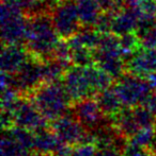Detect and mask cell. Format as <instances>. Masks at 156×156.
<instances>
[{"mask_svg":"<svg viewBox=\"0 0 156 156\" xmlns=\"http://www.w3.org/2000/svg\"><path fill=\"white\" fill-rule=\"evenodd\" d=\"M61 39L49 12L30 15L24 45L32 56L42 62L55 58L57 46Z\"/></svg>","mask_w":156,"mask_h":156,"instance_id":"cell-1","label":"cell"},{"mask_svg":"<svg viewBox=\"0 0 156 156\" xmlns=\"http://www.w3.org/2000/svg\"><path fill=\"white\" fill-rule=\"evenodd\" d=\"M28 98L33 102L41 114L49 121L65 115L69 112L72 99L67 94L64 83L59 81L43 83Z\"/></svg>","mask_w":156,"mask_h":156,"instance_id":"cell-2","label":"cell"},{"mask_svg":"<svg viewBox=\"0 0 156 156\" xmlns=\"http://www.w3.org/2000/svg\"><path fill=\"white\" fill-rule=\"evenodd\" d=\"M29 16L16 6L2 2L1 38L2 45L24 44L26 39Z\"/></svg>","mask_w":156,"mask_h":156,"instance_id":"cell-3","label":"cell"},{"mask_svg":"<svg viewBox=\"0 0 156 156\" xmlns=\"http://www.w3.org/2000/svg\"><path fill=\"white\" fill-rule=\"evenodd\" d=\"M115 87L123 105L128 107L143 105L152 94V86L146 79L129 72L118 79Z\"/></svg>","mask_w":156,"mask_h":156,"instance_id":"cell-4","label":"cell"},{"mask_svg":"<svg viewBox=\"0 0 156 156\" xmlns=\"http://www.w3.org/2000/svg\"><path fill=\"white\" fill-rule=\"evenodd\" d=\"M49 13L55 28L62 39L71 38L82 28L76 0H58Z\"/></svg>","mask_w":156,"mask_h":156,"instance_id":"cell-5","label":"cell"},{"mask_svg":"<svg viewBox=\"0 0 156 156\" xmlns=\"http://www.w3.org/2000/svg\"><path fill=\"white\" fill-rule=\"evenodd\" d=\"M49 129L62 140L70 146H77L79 144L92 142L91 133L86 132V127L75 118V116H67V114L52 120Z\"/></svg>","mask_w":156,"mask_h":156,"instance_id":"cell-6","label":"cell"},{"mask_svg":"<svg viewBox=\"0 0 156 156\" xmlns=\"http://www.w3.org/2000/svg\"><path fill=\"white\" fill-rule=\"evenodd\" d=\"M62 79L67 94L72 99V103L81 99L97 96L90 81L87 66L82 67V66L71 65L65 71Z\"/></svg>","mask_w":156,"mask_h":156,"instance_id":"cell-7","label":"cell"},{"mask_svg":"<svg viewBox=\"0 0 156 156\" xmlns=\"http://www.w3.org/2000/svg\"><path fill=\"white\" fill-rule=\"evenodd\" d=\"M14 125L27 129L31 132H36L41 129L48 127V120L41 114L30 99L21 96L13 112Z\"/></svg>","mask_w":156,"mask_h":156,"instance_id":"cell-8","label":"cell"},{"mask_svg":"<svg viewBox=\"0 0 156 156\" xmlns=\"http://www.w3.org/2000/svg\"><path fill=\"white\" fill-rule=\"evenodd\" d=\"M72 106L73 115L88 129L93 131L102 125L105 115L95 97L85 98L73 102Z\"/></svg>","mask_w":156,"mask_h":156,"instance_id":"cell-9","label":"cell"},{"mask_svg":"<svg viewBox=\"0 0 156 156\" xmlns=\"http://www.w3.org/2000/svg\"><path fill=\"white\" fill-rule=\"evenodd\" d=\"M126 72L144 79L156 72V48L141 46L126 61Z\"/></svg>","mask_w":156,"mask_h":156,"instance_id":"cell-10","label":"cell"},{"mask_svg":"<svg viewBox=\"0 0 156 156\" xmlns=\"http://www.w3.org/2000/svg\"><path fill=\"white\" fill-rule=\"evenodd\" d=\"M31 54L24 44L3 45L1 53V70L9 74H14L23 67Z\"/></svg>","mask_w":156,"mask_h":156,"instance_id":"cell-11","label":"cell"},{"mask_svg":"<svg viewBox=\"0 0 156 156\" xmlns=\"http://www.w3.org/2000/svg\"><path fill=\"white\" fill-rule=\"evenodd\" d=\"M112 126L121 136L126 139L131 138L139 129H141L134 115L133 107L128 106L122 108L118 114L112 116Z\"/></svg>","mask_w":156,"mask_h":156,"instance_id":"cell-12","label":"cell"},{"mask_svg":"<svg viewBox=\"0 0 156 156\" xmlns=\"http://www.w3.org/2000/svg\"><path fill=\"white\" fill-rule=\"evenodd\" d=\"M63 141L48 127L34 132V150L45 155H54Z\"/></svg>","mask_w":156,"mask_h":156,"instance_id":"cell-13","label":"cell"},{"mask_svg":"<svg viewBox=\"0 0 156 156\" xmlns=\"http://www.w3.org/2000/svg\"><path fill=\"white\" fill-rule=\"evenodd\" d=\"M95 98L100 104L101 109L107 117H112L122 109L123 103L117 93L115 84L102 90Z\"/></svg>","mask_w":156,"mask_h":156,"instance_id":"cell-14","label":"cell"},{"mask_svg":"<svg viewBox=\"0 0 156 156\" xmlns=\"http://www.w3.org/2000/svg\"><path fill=\"white\" fill-rule=\"evenodd\" d=\"M76 4L82 27H95L103 13L98 0H76Z\"/></svg>","mask_w":156,"mask_h":156,"instance_id":"cell-15","label":"cell"},{"mask_svg":"<svg viewBox=\"0 0 156 156\" xmlns=\"http://www.w3.org/2000/svg\"><path fill=\"white\" fill-rule=\"evenodd\" d=\"M71 48V54H70V60L72 65L76 66H91L95 64L94 58V50L87 47H70Z\"/></svg>","mask_w":156,"mask_h":156,"instance_id":"cell-16","label":"cell"},{"mask_svg":"<svg viewBox=\"0 0 156 156\" xmlns=\"http://www.w3.org/2000/svg\"><path fill=\"white\" fill-rule=\"evenodd\" d=\"M6 133L15 140L18 144L24 147L25 149L31 150L34 149V133L27 129L14 125L13 127L8 129Z\"/></svg>","mask_w":156,"mask_h":156,"instance_id":"cell-17","label":"cell"},{"mask_svg":"<svg viewBox=\"0 0 156 156\" xmlns=\"http://www.w3.org/2000/svg\"><path fill=\"white\" fill-rule=\"evenodd\" d=\"M136 5L139 9L141 17L156 18V0H136Z\"/></svg>","mask_w":156,"mask_h":156,"instance_id":"cell-18","label":"cell"},{"mask_svg":"<svg viewBox=\"0 0 156 156\" xmlns=\"http://www.w3.org/2000/svg\"><path fill=\"white\" fill-rule=\"evenodd\" d=\"M123 155L124 156H156L155 153L151 149L144 148V147L137 146L135 144L128 142L123 149Z\"/></svg>","mask_w":156,"mask_h":156,"instance_id":"cell-19","label":"cell"},{"mask_svg":"<svg viewBox=\"0 0 156 156\" xmlns=\"http://www.w3.org/2000/svg\"><path fill=\"white\" fill-rule=\"evenodd\" d=\"M103 12L118 13L126 6L125 0H98Z\"/></svg>","mask_w":156,"mask_h":156,"instance_id":"cell-20","label":"cell"},{"mask_svg":"<svg viewBox=\"0 0 156 156\" xmlns=\"http://www.w3.org/2000/svg\"><path fill=\"white\" fill-rule=\"evenodd\" d=\"M96 146L92 142L79 144L73 148L72 156H95Z\"/></svg>","mask_w":156,"mask_h":156,"instance_id":"cell-21","label":"cell"},{"mask_svg":"<svg viewBox=\"0 0 156 156\" xmlns=\"http://www.w3.org/2000/svg\"><path fill=\"white\" fill-rule=\"evenodd\" d=\"M143 47L156 48V26L149 29L148 31L143 32L142 34L138 35Z\"/></svg>","mask_w":156,"mask_h":156,"instance_id":"cell-22","label":"cell"},{"mask_svg":"<svg viewBox=\"0 0 156 156\" xmlns=\"http://www.w3.org/2000/svg\"><path fill=\"white\" fill-rule=\"evenodd\" d=\"M95 156H124L121 154L120 149L116 147H105V148H97Z\"/></svg>","mask_w":156,"mask_h":156,"instance_id":"cell-23","label":"cell"},{"mask_svg":"<svg viewBox=\"0 0 156 156\" xmlns=\"http://www.w3.org/2000/svg\"><path fill=\"white\" fill-rule=\"evenodd\" d=\"M144 106L146 108H149V111L155 116L156 118V89L154 90V93H152L150 94V97L148 98V100L144 103Z\"/></svg>","mask_w":156,"mask_h":156,"instance_id":"cell-24","label":"cell"},{"mask_svg":"<svg viewBox=\"0 0 156 156\" xmlns=\"http://www.w3.org/2000/svg\"><path fill=\"white\" fill-rule=\"evenodd\" d=\"M41 1L43 2V4L45 5V8L50 12L51 8L57 3V2H58V0H41Z\"/></svg>","mask_w":156,"mask_h":156,"instance_id":"cell-25","label":"cell"},{"mask_svg":"<svg viewBox=\"0 0 156 156\" xmlns=\"http://www.w3.org/2000/svg\"><path fill=\"white\" fill-rule=\"evenodd\" d=\"M32 156H49V155H45V154H41V153H36V155H32Z\"/></svg>","mask_w":156,"mask_h":156,"instance_id":"cell-26","label":"cell"},{"mask_svg":"<svg viewBox=\"0 0 156 156\" xmlns=\"http://www.w3.org/2000/svg\"><path fill=\"white\" fill-rule=\"evenodd\" d=\"M153 152H154V153H155V155H156V148L154 149V150H153Z\"/></svg>","mask_w":156,"mask_h":156,"instance_id":"cell-27","label":"cell"}]
</instances>
